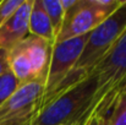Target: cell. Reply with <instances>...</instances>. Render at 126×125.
<instances>
[{"label": "cell", "instance_id": "obj_16", "mask_svg": "<svg viewBox=\"0 0 126 125\" xmlns=\"http://www.w3.org/2000/svg\"><path fill=\"white\" fill-rule=\"evenodd\" d=\"M125 94H126V88H125Z\"/></svg>", "mask_w": 126, "mask_h": 125}, {"label": "cell", "instance_id": "obj_12", "mask_svg": "<svg viewBox=\"0 0 126 125\" xmlns=\"http://www.w3.org/2000/svg\"><path fill=\"white\" fill-rule=\"evenodd\" d=\"M21 86L18 80L12 75L10 70L0 76V104L4 103L10 96L15 93V91Z\"/></svg>", "mask_w": 126, "mask_h": 125}, {"label": "cell", "instance_id": "obj_15", "mask_svg": "<svg viewBox=\"0 0 126 125\" xmlns=\"http://www.w3.org/2000/svg\"><path fill=\"white\" fill-rule=\"evenodd\" d=\"M107 119L105 117H93L89 120H87L83 125H107Z\"/></svg>", "mask_w": 126, "mask_h": 125}, {"label": "cell", "instance_id": "obj_9", "mask_svg": "<svg viewBox=\"0 0 126 125\" xmlns=\"http://www.w3.org/2000/svg\"><path fill=\"white\" fill-rule=\"evenodd\" d=\"M28 33L32 36L43 38L53 44L55 43L56 35L51 25V21L49 20L47 12L43 9L42 0H33L31 14H30Z\"/></svg>", "mask_w": 126, "mask_h": 125}, {"label": "cell", "instance_id": "obj_13", "mask_svg": "<svg viewBox=\"0 0 126 125\" xmlns=\"http://www.w3.org/2000/svg\"><path fill=\"white\" fill-rule=\"evenodd\" d=\"M23 0H1L0 1V27L9 16L22 4Z\"/></svg>", "mask_w": 126, "mask_h": 125}, {"label": "cell", "instance_id": "obj_7", "mask_svg": "<svg viewBox=\"0 0 126 125\" xmlns=\"http://www.w3.org/2000/svg\"><path fill=\"white\" fill-rule=\"evenodd\" d=\"M32 4L33 0H23L2 23L0 27V49L9 52L30 35L28 22Z\"/></svg>", "mask_w": 126, "mask_h": 125}, {"label": "cell", "instance_id": "obj_10", "mask_svg": "<svg viewBox=\"0 0 126 125\" xmlns=\"http://www.w3.org/2000/svg\"><path fill=\"white\" fill-rule=\"evenodd\" d=\"M42 5L49 20L51 21L55 35L58 36V33L61 30V26L64 22V16H65L60 0H42Z\"/></svg>", "mask_w": 126, "mask_h": 125}, {"label": "cell", "instance_id": "obj_5", "mask_svg": "<svg viewBox=\"0 0 126 125\" xmlns=\"http://www.w3.org/2000/svg\"><path fill=\"white\" fill-rule=\"evenodd\" d=\"M118 7L103 9L95 5L93 0H79L72 9L65 12L61 30L55 42H64L92 32Z\"/></svg>", "mask_w": 126, "mask_h": 125}, {"label": "cell", "instance_id": "obj_6", "mask_svg": "<svg viewBox=\"0 0 126 125\" xmlns=\"http://www.w3.org/2000/svg\"><path fill=\"white\" fill-rule=\"evenodd\" d=\"M43 92V81L21 85L0 104V125H25L38 110Z\"/></svg>", "mask_w": 126, "mask_h": 125}, {"label": "cell", "instance_id": "obj_11", "mask_svg": "<svg viewBox=\"0 0 126 125\" xmlns=\"http://www.w3.org/2000/svg\"><path fill=\"white\" fill-rule=\"evenodd\" d=\"M107 125H126V94L123 92L108 115Z\"/></svg>", "mask_w": 126, "mask_h": 125}, {"label": "cell", "instance_id": "obj_1", "mask_svg": "<svg viewBox=\"0 0 126 125\" xmlns=\"http://www.w3.org/2000/svg\"><path fill=\"white\" fill-rule=\"evenodd\" d=\"M95 81L93 98L75 125H83L93 117L108 118L119 96L126 88V31L89 75Z\"/></svg>", "mask_w": 126, "mask_h": 125}, {"label": "cell", "instance_id": "obj_4", "mask_svg": "<svg viewBox=\"0 0 126 125\" xmlns=\"http://www.w3.org/2000/svg\"><path fill=\"white\" fill-rule=\"evenodd\" d=\"M89 33L64 42H55L53 44L49 65L44 79V92L41 99L39 108L48 102V99L56 89V87L63 82L67 74L74 69L79 58L81 56V53L87 43Z\"/></svg>", "mask_w": 126, "mask_h": 125}, {"label": "cell", "instance_id": "obj_14", "mask_svg": "<svg viewBox=\"0 0 126 125\" xmlns=\"http://www.w3.org/2000/svg\"><path fill=\"white\" fill-rule=\"evenodd\" d=\"M9 70V64H7V52L0 49V76L5 74Z\"/></svg>", "mask_w": 126, "mask_h": 125}, {"label": "cell", "instance_id": "obj_2", "mask_svg": "<svg viewBox=\"0 0 126 125\" xmlns=\"http://www.w3.org/2000/svg\"><path fill=\"white\" fill-rule=\"evenodd\" d=\"M125 31L126 0H124V2L103 23H100L95 30H93L89 33V37L81 53V56L79 58L74 69L67 74L63 82L56 87V89L53 92L48 102L59 96L60 93L67 91L80 81L87 79L92 74L95 65L108 54V52L114 47V44L123 36Z\"/></svg>", "mask_w": 126, "mask_h": 125}, {"label": "cell", "instance_id": "obj_17", "mask_svg": "<svg viewBox=\"0 0 126 125\" xmlns=\"http://www.w3.org/2000/svg\"><path fill=\"white\" fill-rule=\"evenodd\" d=\"M0 1H1V0H0Z\"/></svg>", "mask_w": 126, "mask_h": 125}, {"label": "cell", "instance_id": "obj_8", "mask_svg": "<svg viewBox=\"0 0 126 125\" xmlns=\"http://www.w3.org/2000/svg\"><path fill=\"white\" fill-rule=\"evenodd\" d=\"M15 47H17L27 58L33 72L34 81L44 82L47 69L51 55L53 43L39 37L28 35L25 39L17 43Z\"/></svg>", "mask_w": 126, "mask_h": 125}, {"label": "cell", "instance_id": "obj_3", "mask_svg": "<svg viewBox=\"0 0 126 125\" xmlns=\"http://www.w3.org/2000/svg\"><path fill=\"white\" fill-rule=\"evenodd\" d=\"M94 91L95 81L88 76L41 107L25 125H75L88 108Z\"/></svg>", "mask_w": 126, "mask_h": 125}]
</instances>
